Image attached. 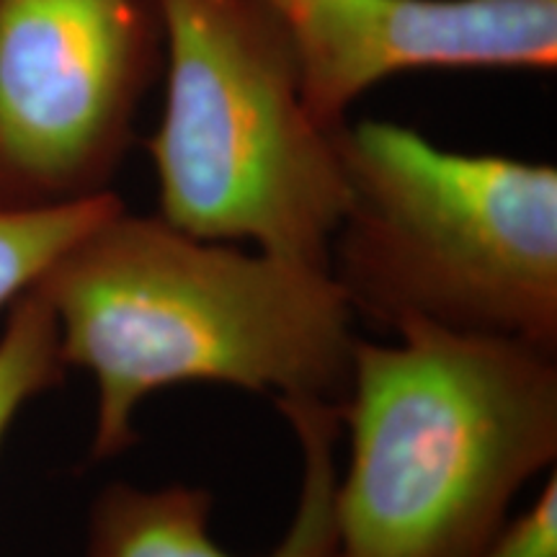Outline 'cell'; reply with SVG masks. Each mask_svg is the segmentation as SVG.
I'll return each mask as SVG.
<instances>
[{
    "label": "cell",
    "mask_w": 557,
    "mask_h": 557,
    "mask_svg": "<svg viewBox=\"0 0 557 557\" xmlns=\"http://www.w3.org/2000/svg\"><path fill=\"white\" fill-rule=\"evenodd\" d=\"M163 50L160 0H0V212L114 191Z\"/></svg>",
    "instance_id": "5b68a950"
},
{
    "label": "cell",
    "mask_w": 557,
    "mask_h": 557,
    "mask_svg": "<svg viewBox=\"0 0 557 557\" xmlns=\"http://www.w3.org/2000/svg\"><path fill=\"white\" fill-rule=\"evenodd\" d=\"M480 557H557V483L542 487L534 504L519 519L508 521Z\"/></svg>",
    "instance_id": "30bf717a"
},
{
    "label": "cell",
    "mask_w": 557,
    "mask_h": 557,
    "mask_svg": "<svg viewBox=\"0 0 557 557\" xmlns=\"http://www.w3.org/2000/svg\"><path fill=\"white\" fill-rule=\"evenodd\" d=\"M122 207L116 191L29 212H0V312L37 287L47 269L96 222Z\"/></svg>",
    "instance_id": "ba28073f"
},
{
    "label": "cell",
    "mask_w": 557,
    "mask_h": 557,
    "mask_svg": "<svg viewBox=\"0 0 557 557\" xmlns=\"http://www.w3.org/2000/svg\"><path fill=\"white\" fill-rule=\"evenodd\" d=\"M357 341L338 418V557H480L557 457V351L406 325Z\"/></svg>",
    "instance_id": "7a4b0ae2"
},
{
    "label": "cell",
    "mask_w": 557,
    "mask_h": 557,
    "mask_svg": "<svg viewBox=\"0 0 557 557\" xmlns=\"http://www.w3.org/2000/svg\"><path fill=\"white\" fill-rule=\"evenodd\" d=\"M163 116L148 148L160 220L331 271L348 186L338 132L305 103L282 29L259 0H160Z\"/></svg>",
    "instance_id": "277c9868"
},
{
    "label": "cell",
    "mask_w": 557,
    "mask_h": 557,
    "mask_svg": "<svg viewBox=\"0 0 557 557\" xmlns=\"http://www.w3.org/2000/svg\"><path fill=\"white\" fill-rule=\"evenodd\" d=\"M302 451V487L284 540L263 557H338L336 459L338 408L325 403H276ZM212 496L199 487L145 491L103 487L88 521V557H233L209 534Z\"/></svg>",
    "instance_id": "52a82bcc"
},
{
    "label": "cell",
    "mask_w": 557,
    "mask_h": 557,
    "mask_svg": "<svg viewBox=\"0 0 557 557\" xmlns=\"http://www.w3.org/2000/svg\"><path fill=\"white\" fill-rule=\"evenodd\" d=\"M348 199L331 276L354 315L557 351V171L438 148L385 120L338 132Z\"/></svg>",
    "instance_id": "3957f363"
},
{
    "label": "cell",
    "mask_w": 557,
    "mask_h": 557,
    "mask_svg": "<svg viewBox=\"0 0 557 557\" xmlns=\"http://www.w3.org/2000/svg\"><path fill=\"white\" fill-rule=\"evenodd\" d=\"M58 323L37 289L9 308L0 333V447L21 410L65 377Z\"/></svg>",
    "instance_id": "9c48e42d"
},
{
    "label": "cell",
    "mask_w": 557,
    "mask_h": 557,
    "mask_svg": "<svg viewBox=\"0 0 557 557\" xmlns=\"http://www.w3.org/2000/svg\"><path fill=\"white\" fill-rule=\"evenodd\" d=\"M34 289L65 367L96 382L94 462L137 442V410L163 387L214 382L336 408L348 393L359 338L331 271L194 238L122 205Z\"/></svg>",
    "instance_id": "6da1fadb"
},
{
    "label": "cell",
    "mask_w": 557,
    "mask_h": 557,
    "mask_svg": "<svg viewBox=\"0 0 557 557\" xmlns=\"http://www.w3.org/2000/svg\"><path fill=\"white\" fill-rule=\"evenodd\" d=\"M287 39L305 103L338 132L369 88L410 70L557 65V0H259Z\"/></svg>",
    "instance_id": "8992f818"
}]
</instances>
